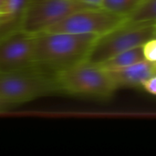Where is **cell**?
I'll use <instances>...</instances> for the list:
<instances>
[{
    "label": "cell",
    "mask_w": 156,
    "mask_h": 156,
    "mask_svg": "<svg viewBox=\"0 0 156 156\" xmlns=\"http://www.w3.org/2000/svg\"><path fill=\"white\" fill-rule=\"evenodd\" d=\"M100 36L43 31L34 36L35 66L56 74L86 60Z\"/></svg>",
    "instance_id": "6da1fadb"
},
{
    "label": "cell",
    "mask_w": 156,
    "mask_h": 156,
    "mask_svg": "<svg viewBox=\"0 0 156 156\" xmlns=\"http://www.w3.org/2000/svg\"><path fill=\"white\" fill-rule=\"evenodd\" d=\"M55 92H60L55 74L37 66L0 73V99L12 106Z\"/></svg>",
    "instance_id": "7a4b0ae2"
},
{
    "label": "cell",
    "mask_w": 156,
    "mask_h": 156,
    "mask_svg": "<svg viewBox=\"0 0 156 156\" xmlns=\"http://www.w3.org/2000/svg\"><path fill=\"white\" fill-rule=\"evenodd\" d=\"M55 78L59 91L70 95L108 98L117 90L107 70L86 60L57 72Z\"/></svg>",
    "instance_id": "3957f363"
},
{
    "label": "cell",
    "mask_w": 156,
    "mask_h": 156,
    "mask_svg": "<svg viewBox=\"0 0 156 156\" xmlns=\"http://www.w3.org/2000/svg\"><path fill=\"white\" fill-rule=\"evenodd\" d=\"M155 22H130L100 36L91 48L86 61L101 64L114 56L143 46L153 37Z\"/></svg>",
    "instance_id": "277c9868"
},
{
    "label": "cell",
    "mask_w": 156,
    "mask_h": 156,
    "mask_svg": "<svg viewBox=\"0 0 156 156\" xmlns=\"http://www.w3.org/2000/svg\"><path fill=\"white\" fill-rule=\"evenodd\" d=\"M128 21V16L103 7H87L78 10L45 31L69 32L78 34H94L101 36Z\"/></svg>",
    "instance_id": "5b68a950"
},
{
    "label": "cell",
    "mask_w": 156,
    "mask_h": 156,
    "mask_svg": "<svg viewBox=\"0 0 156 156\" xmlns=\"http://www.w3.org/2000/svg\"><path fill=\"white\" fill-rule=\"evenodd\" d=\"M87 7L93 6L79 0H32L21 15L19 29L36 35L67 16Z\"/></svg>",
    "instance_id": "8992f818"
},
{
    "label": "cell",
    "mask_w": 156,
    "mask_h": 156,
    "mask_svg": "<svg viewBox=\"0 0 156 156\" xmlns=\"http://www.w3.org/2000/svg\"><path fill=\"white\" fill-rule=\"evenodd\" d=\"M34 36L16 28L0 37V73L35 67Z\"/></svg>",
    "instance_id": "52a82bcc"
},
{
    "label": "cell",
    "mask_w": 156,
    "mask_h": 156,
    "mask_svg": "<svg viewBox=\"0 0 156 156\" xmlns=\"http://www.w3.org/2000/svg\"><path fill=\"white\" fill-rule=\"evenodd\" d=\"M117 89L120 87H136L156 75V62L143 60L130 67L108 71Z\"/></svg>",
    "instance_id": "ba28073f"
},
{
    "label": "cell",
    "mask_w": 156,
    "mask_h": 156,
    "mask_svg": "<svg viewBox=\"0 0 156 156\" xmlns=\"http://www.w3.org/2000/svg\"><path fill=\"white\" fill-rule=\"evenodd\" d=\"M144 59L145 58L143 52V46H139L132 49L126 50L122 53H120L114 56L113 58L106 60L105 62L97 65L101 66L107 71H112L130 67Z\"/></svg>",
    "instance_id": "9c48e42d"
},
{
    "label": "cell",
    "mask_w": 156,
    "mask_h": 156,
    "mask_svg": "<svg viewBox=\"0 0 156 156\" xmlns=\"http://www.w3.org/2000/svg\"><path fill=\"white\" fill-rule=\"evenodd\" d=\"M130 22H156V0H143L128 16Z\"/></svg>",
    "instance_id": "30bf717a"
},
{
    "label": "cell",
    "mask_w": 156,
    "mask_h": 156,
    "mask_svg": "<svg viewBox=\"0 0 156 156\" xmlns=\"http://www.w3.org/2000/svg\"><path fill=\"white\" fill-rule=\"evenodd\" d=\"M143 0H102L101 7L124 16H129Z\"/></svg>",
    "instance_id": "8fae6325"
},
{
    "label": "cell",
    "mask_w": 156,
    "mask_h": 156,
    "mask_svg": "<svg viewBox=\"0 0 156 156\" xmlns=\"http://www.w3.org/2000/svg\"><path fill=\"white\" fill-rule=\"evenodd\" d=\"M32 0H6L2 14L8 16L12 20L20 19L21 15Z\"/></svg>",
    "instance_id": "7c38bea8"
},
{
    "label": "cell",
    "mask_w": 156,
    "mask_h": 156,
    "mask_svg": "<svg viewBox=\"0 0 156 156\" xmlns=\"http://www.w3.org/2000/svg\"><path fill=\"white\" fill-rule=\"evenodd\" d=\"M143 52L145 60L156 62V38L152 37L143 45Z\"/></svg>",
    "instance_id": "4fadbf2b"
},
{
    "label": "cell",
    "mask_w": 156,
    "mask_h": 156,
    "mask_svg": "<svg viewBox=\"0 0 156 156\" xmlns=\"http://www.w3.org/2000/svg\"><path fill=\"white\" fill-rule=\"evenodd\" d=\"M143 88L151 94L156 95V75L152 76L143 83Z\"/></svg>",
    "instance_id": "5bb4252c"
},
{
    "label": "cell",
    "mask_w": 156,
    "mask_h": 156,
    "mask_svg": "<svg viewBox=\"0 0 156 156\" xmlns=\"http://www.w3.org/2000/svg\"><path fill=\"white\" fill-rule=\"evenodd\" d=\"M81 3H84L86 5H91V6H101L102 4V0H79Z\"/></svg>",
    "instance_id": "9a60e30c"
},
{
    "label": "cell",
    "mask_w": 156,
    "mask_h": 156,
    "mask_svg": "<svg viewBox=\"0 0 156 156\" xmlns=\"http://www.w3.org/2000/svg\"><path fill=\"white\" fill-rule=\"evenodd\" d=\"M10 21H12V19L8 16L4 15V14H0V27L4 25L8 24Z\"/></svg>",
    "instance_id": "2e32d148"
},
{
    "label": "cell",
    "mask_w": 156,
    "mask_h": 156,
    "mask_svg": "<svg viewBox=\"0 0 156 156\" xmlns=\"http://www.w3.org/2000/svg\"><path fill=\"white\" fill-rule=\"evenodd\" d=\"M10 107H12V105H10L9 103L5 102V101H4L3 100H1V99H0V112H5V111H6V110H8Z\"/></svg>",
    "instance_id": "e0dca14e"
},
{
    "label": "cell",
    "mask_w": 156,
    "mask_h": 156,
    "mask_svg": "<svg viewBox=\"0 0 156 156\" xmlns=\"http://www.w3.org/2000/svg\"><path fill=\"white\" fill-rule=\"evenodd\" d=\"M5 2H6V0H0V14H2V11H3Z\"/></svg>",
    "instance_id": "ac0fdd59"
},
{
    "label": "cell",
    "mask_w": 156,
    "mask_h": 156,
    "mask_svg": "<svg viewBox=\"0 0 156 156\" xmlns=\"http://www.w3.org/2000/svg\"><path fill=\"white\" fill-rule=\"evenodd\" d=\"M153 37H155L156 38V22L155 24H154V36H153Z\"/></svg>",
    "instance_id": "d6986e66"
}]
</instances>
